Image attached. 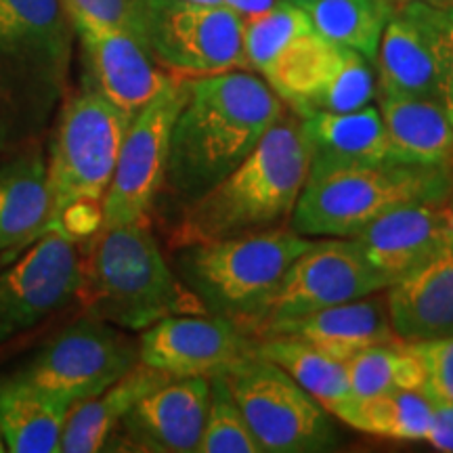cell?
<instances>
[{
    "label": "cell",
    "instance_id": "d6986e66",
    "mask_svg": "<svg viewBox=\"0 0 453 453\" xmlns=\"http://www.w3.org/2000/svg\"><path fill=\"white\" fill-rule=\"evenodd\" d=\"M453 231L449 202L395 208L353 235L367 263L393 283L433 254Z\"/></svg>",
    "mask_w": 453,
    "mask_h": 453
},
{
    "label": "cell",
    "instance_id": "4dcf8cb0",
    "mask_svg": "<svg viewBox=\"0 0 453 453\" xmlns=\"http://www.w3.org/2000/svg\"><path fill=\"white\" fill-rule=\"evenodd\" d=\"M313 27L309 15L292 0H281L267 13L243 19V55L248 70L263 76L294 38Z\"/></svg>",
    "mask_w": 453,
    "mask_h": 453
},
{
    "label": "cell",
    "instance_id": "6da1fadb",
    "mask_svg": "<svg viewBox=\"0 0 453 453\" xmlns=\"http://www.w3.org/2000/svg\"><path fill=\"white\" fill-rule=\"evenodd\" d=\"M288 107L263 78L248 70L189 78V97L170 137L166 189L189 203L240 166Z\"/></svg>",
    "mask_w": 453,
    "mask_h": 453
},
{
    "label": "cell",
    "instance_id": "5b68a950",
    "mask_svg": "<svg viewBox=\"0 0 453 453\" xmlns=\"http://www.w3.org/2000/svg\"><path fill=\"white\" fill-rule=\"evenodd\" d=\"M311 243L292 226L197 242L174 248V271L206 313L254 334L286 271Z\"/></svg>",
    "mask_w": 453,
    "mask_h": 453
},
{
    "label": "cell",
    "instance_id": "3957f363",
    "mask_svg": "<svg viewBox=\"0 0 453 453\" xmlns=\"http://www.w3.org/2000/svg\"><path fill=\"white\" fill-rule=\"evenodd\" d=\"M72 34L61 0H0V157L42 143L65 99Z\"/></svg>",
    "mask_w": 453,
    "mask_h": 453
},
{
    "label": "cell",
    "instance_id": "44dd1931",
    "mask_svg": "<svg viewBox=\"0 0 453 453\" xmlns=\"http://www.w3.org/2000/svg\"><path fill=\"white\" fill-rule=\"evenodd\" d=\"M300 130L309 154V179L393 162L378 105L344 113H311L300 118Z\"/></svg>",
    "mask_w": 453,
    "mask_h": 453
},
{
    "label": "cell",
    "instance_id": "8fae6325",
    "mask_svg": "<svg viewBox=\"0 0 453 453\" xmlns=\"http://www.w3.org/2000/svg\"><path fill=\"white\" fill-rule=\"evenodd\" d=\"M187 97L189 78L174 76L134 113L122 141L110 189L101 202L99 226L151 223V211L166 179L173 127Z\"/></svg>",
    "mask_w": 453,
    "mask_h": 453
},
{
    "label": "cell",
    "instance_id": "b9f144b4",
    "mask_svg": "<svg viewBox=\"0 0 453 453\" xmlns=\"http://www.w3.org/2000/svg\"><path fill=\"white\" fill-rule=\"evenodd\" d=\"M449 219H451V226H453V197L449 200Z\"/></svg>",
    "mask_w": 453,
    "mask_h": 453
},
{
    "label": "cell",
    "instance_id": "603a6c76",
    "mask_svg": "<svg viewBox=\"0 0 453 453\" xmlns=\"http://www.w3.org/2000/svg\"><path fill=\"white\" fill-rule=\"evenodd\" d=\"M376 97L433 99L443 104L441 73L426 32L405 7L384 27L376 59Z\"/></svg>",
    "mask_w": 453,
    "mask_h": 453
},
{
    "label": "cell",
    "instance_id": "f546056e",
    "mask_svg": "<svg viewBox=\"0 0 453 453\" xmlns=\"http://www.w3.org/2000/svg\"><path fill=\"white\" fill-rule=\"evenodd\" d=\"M344 365L350 390L359 399L393 390L422 393V365L405 342L370 347L344 361Z\"/></svg>",
    "mask_w": 453,
    "mask_h": 453
},
{
    "label": "cell",
    "instance_id": "d6a6232c",
    "mask_svg": "<svg viewBox=\"0 0 453 453\" xmlns=\"http://www.w3.org/2000/svg\"><path fill=\"white\" fill-rule=\"evenodd\" d=\"M416 17L426 32L441 73L443 105L453 101V7H430L424 3L399 4Z\"/></svg>",
    "mask_w": 453,
    "mask_h": 453
},
{
    "label": "cell",
    "instance_id": "60d3db41",
    "mask_svg": "<svg viewBox=\"0 0 453 453\" xmlns=\"http://www.w3.org/2000/svg\"><path fill=\"white\" fill-rule=\"evenodd\" d=\"M7 451V445H4V439H3V433H0V453Z\"/></svg>",
    "mask_w": 453,
    "mask_h": 453
},
{
    "label": "cell",
    "instance_id": "8d00e7d4",
    "mask_svg": "<svg viewBox=\"0 0 453 453\" xmlns=\"http://www.w3.org/2000/svg\"><path fill=\"white\" fill-rule=\"evenodd\" d=\"M219 3L234 11L235 15H240L242 19H250V17L267 13L275 4H280L281 0H219Z\"/></svg>",
    "mask_w": 453,
    "mask_h": 453
},
{
    "label": "cell",
    "instance_id": "2e32d148",
    "mask_svg": "<svg viewBox=\"0 0 453 453\" xmlns=\"http://www.w3.org/2000/svg\"><path fill=\"white\" fill-rule=\"evenodd\" d=\"M72 26L81 38L88 67V88L130 118L174 78L151 59L133 32L93 21H76Z\"/></svg>",
    "mask_w": 453,
    "mask_h": 453
},
{
    "label": "cell",
    "instance_id": "e0dca14e",
    "mask_svg": "<svg viewBox=\"0 0 453 453\" xmlns=\"http://www.w3.org/2000/svg\"><path fill=\"white\" fill-rule=\"evenodd\" d=\"M208 399V378H170L162 387L141 396L122 418L116 433L122 434L127 449L197 453Z\"/></svg>",
    "mask_w": 453,
    "mask_h": 453
},
{
    "label": "cell",
    "instance_id": "ffe728a7",
    "mask_svg": "<svg viewBox=\"0 0 453 453\" xmlns=\"http://www.w3.org/2000/svg\"><path fill=\"white\" fill-rule=\"evenodd\" d=\"M384 292L401 342L453 336V231L422 265Z\"/></svg>",
    "mask_w": 453,
    "mask_h": 453
},
{
    "label": "cell",
    "instance_id": "ba28073f",
    "mask_svg": "<svg viewBox=\"0 0 453 453\" xmlns=\"http://www.w3.org/2000/svg\"><path fill=\"white\" fill-rule=\"evenodd\" d=\"M130 32L151 59L173 76L203 78L248 70L243 19L223 4L134 0Z\"/></svg>",
    "mask_w": 453,
    "mask_h": 453
},
{
    "label": "cell",
    "instance_id": "52a82bcc",
    "mask_svg": "<svg viewBox=\"0 0 453 453\" xmlns=\"http://www.w3.org/2000/svg\"><path fill=\"white\" fill-rule=\"evenodd\" d=\"M451 197V168L384 162L309 179L290 226L307 237H353L405 203H443Z\"/></svg>",
    "mask_w": 453,
    "mask_h": 453
},
{
    "label": "cell",
    "instance_id": "4fadbf2b",
    "mask_svg": "<svg viewBox=\"0 0 453 453\" xmlns=\"http://www.w3.org/2000/svg\"><path fill=\"white\" fill-rule=\"evenodd\" d=\"M82 254L64 229L38 237L15 257L0 258V347L78 300Z\"/></svg>",
    "mask_w": 453,
    "mask_h": 453
},
{
    "label": "cell",
    "instance_id": "30bf717a",
    "mask_svg": "<svg viewBox=\"0 0 453 453\" xmlns=\"http://www.w3.org/2000/svg\"><path fill=\"white\" fill-rule=\"evenodd\" d=\"M260 78L298 118L355 111L376 97L370 61L330 42L315 27L294 38Z\"/></svg>",
    "mask_w": 453,
    "mask_h": 453
},
{
    "label": "cell",
    "instance_id": "9c48e42d",
    "mask_svg": "<svg viewBox=\"0 0 453 453\" xmlns=\"http://www.w3.org/2000/svg\"><path fill=\"white\" fill-rule=\"evenodd\" d=\"M263 453H315L338 447L330 413L280 365L254 353L223 372Z\"/></svg>",
    "mask_w": 453,
    "mask_h": 453
},
{
    "label": "cell",
    "instance_id": "5bb4252c",
    "mask_svg": "<svg viewBox=\"0 0 453 453\" xmlns=\"http://www.w3.org/2000/svg\"><path fill=\"white\" fill-rule=\"evenodd\" d=\"M390 281L367 263L353 237H324L290 265L254 330L382 292ZM252 334V336H254Z\"/></svg>",
    "mask_w": 453,
    "mask_h": 453
},
{
    "label": "cell",
    "instance_id": "7c38bea8",
    "mask_svg": "<svg viewBox=\"0 0 453 453\" xmlns=\"http://www.w3.org/2000/svg\"><path fill=\"white\" fill-rule=\"evenodd\" d=\"M139 364V342L87 315L64 327L17 373L73 405L104 393Z\"/></svg>",
    "mask_w": 453,
    "mask_h": 453
},
{
    "label": "cell",
    "instance_id": "7a4b0ae2",
    "mask_svg": "<svg viewBox=\"0 0 453 453\" xmlns=\"http://www.w3.org/2000/svg\"><path fill=\"white\" fill-rule=\"evenodd\" d=\"M307 179L309 154L300 118L286 111L240 166L185 203L170 234V248L290 226Z\"/></svg>",
    "mask_w": 453,
    "mask_h": 453
},
{
    "label": "cell",
    "instance_id": "e575fe53",
    "mask_svg": "<svg viewBox=\"0 0 453 453\" xmlns=\"http://www.w3.org/2000/svg\"><path fill=\"white\" fill-rule=\"evenodd\" d=\"M72 24L93 21L130 32L134 0H61Z\"/></svg>",
    "mask_w": 453,
    "mask_h": 453
},
{
    "label": "cell",
    "instance_id": "d4e9b609",
    "mask_svg": "<svg viewBox=\"0 0 453 453\" xmlns=\"http://www.w3.org/2000/svg\"><path fill=\"white\" fill-rule=\"evenodd\" d=\"M376 99L393 162L453 170V127L441 101Z\"/></svg>",
    "mask_w": 453,
    "mask_h": 453
},
{
    "label": "cell",
    "instance_id": "836d02e7",
    "mask_svg": "<svg viewBox=\"0 0 453 453\" xmlns=\"http://www.w3.org/2000/svg\"><path fill=\"white\" fill-rule=\"evenodd\" d=\"M422 365V395L433 403H453V336L407 344Z\"/></svg>",
    "mask_w": 453,
    "mask_h": 453
},
{
    "label": "cell",
    "instance_id": "7402d4cb",
    "mask_svg": "<svg viewBox=\"0 0 453 453\" xmlns=\"http://www.w3.org/2000/svg\"><path fill=\"white\" fill-rule=\"evenodd\" d=\"M53 229L59 226L50 206L42 145L0 157V258L15 257Z\"/></svg>",
    "mask_w": 453,
    "mask_h": 453
},
{
    "label": "cell",
    "instance_id": "8992f818",
    "mask_svg": "<svg viewBox=\"0 0 453 453\" xmlns=\"http://www.w3.org/2000/svg\"><path fill=\"white\" fill-rule=\"evenodd\" d=\"M130 120L128 113L90 88L59 105L47 156V183L55 223L72 237L76 226L97 231L81 208L101 214Z\"/></svg>",
    "mask_w": 453,
    "mask_h": 453
},
{
    "label": "cell",
    "instance_id": "f1b7e54d",
    "mask_svg": "<svg viewBox=\"0 0 453 453\" xmlns=\"http://www.w3.org/2000/svg\"><path fill=\"white\" fill-rule=\"evenodd\" d=\"M433 422V403L418 390L357 396L347 420L359 433L395 441H424Z\"/></svg>",
    "mask_w": 453,
    "mask_h": 453
},
{
    "label": "cell",
    "instance_id": "484cf974",
    "mask_svg": "<svg viewBox=\"0 0 453 453\" xmlns=\"http://www.w3.org/2000/svg\"><path fill=\"white\" fill-rule=\"evenodd\" d=\"M168 380V373L139 361L133 370L124 373L120 380L107 387L104 393L73 405L65 422L64 437H61V451L95 453L107 449L113 433L120 426L122 418L133 410V405L141 396Z\"/></svg>",
    "mask_w": 453,
    "mask_h": 453
},
{
    "label": "cell",
    "instance_id": "74e56055",
    "mask_svg": "<svg viewBox=\"0 0 453 453\" xmlns=\"http://www.w3.org/2000/svg\"><path fill=\"white\" fill-rule=\"evenodd\" d=\"M395 3L396 7L407 3H424V4H430V7H453V0H395Z\"/></svg>",
    "mask_w": 453,
    "mask_h": 453
},
{
    "label": "cell",
    "instance_id": "cb8c5ba5",
    "mask_svg": "<svg viewBox=\"0 0 453 453\" xmlns=\"http://www.w3.org/2000/svg\"><path fill=\"white\" fill-rule=\"evenodd\" d=\"M73 403L21 373L0 378V433L11 453H59Z\"/></svg>",
    "mask_w": 453,
    "mask_h": 453
},
{
    "label": "cell",
    "instance_id": "4316f807",
    "mask_svg": "<svg viewBox=\"0 0 453 453\" xmlns=\"http://www.w3.org/2000/svg\"><path fill=\"white\" fill-rule=\"evenodd\" d=\"M257 355L273 361L313 396L330 416L347 420L357 396L353 395L344 361L334 359L313 344L292 336L257 338Z\"/></svg>",
    "mask_w": 453,
    "mask_h": 453
},
{
    "label": "cell",
    "instance_id": "9a60e30c",
    "mask_svg": "<svg viewBox=\"0 0 453 453\" xmlns=\"http://www.w3.org/2000/svg\"><path fill=\"white\" fill-rule=\"evenodd\" d=\"M258 340L211 313L170 315L139 336V361L170 378H211L257 353Z\"/></svg>",
    "mask_w": 453,
    "mask_h": 453
},
{
    "label": "cell",
    "instance_id": "d590c367",
    "mask_svg": "<svg viewBox=\"0 0 453 453\" xmlns=\"http://www.w3.org/2000/svg\"><path fill=\"white\" fill-rule=\"evenodd\" d=\"M424 441L433 449L453 453V403H433V422Z\"/></svg>",
    "mask_w": 453,
    "mask_h": 453
},
{
    "label": "cell",
    "instance_id": "1f68e13d",
    "mask_svg": "<svg viewBox=\"0 0 453 453\" xmlns=\"http://www.w3.org/2000/svg\"><path fill=\"white\" fill-rule=\"evenodd\" d=\"M208 380L211 399L197 453H263L257 437L248 428L240 405L226 387L223 373L211 376Z\"/></svg>",
    "mask_w": 453,
    "mask_h": 453
},
{
    "label": "cell",
    "instance_id": "f35d334b",
    "mask_svg": "<svg viewBox=\"0 0 453 453\" xmlns=\"http://www.w3.org/2000/svg\"><path fill=\"white\" fill-rule=\"evenodd\" d=\"M445 110H447V116H449V122L453 127V101H449V104H445Z\"/></svg>",
    "mask_w": 453,
    "mask_h": 453
},
{
    "label": "cell",
    "instance_id": "ab89813d",
    "mask_svg": "<svg viewBox=\"0 0 453 453\" xmlns=\"http://www.w3.org/2000/svg\"><path fill=\"white\" fill-rule=\"evenodd\" d=\"M194 3H203V4H220L219 0H194Z\"/></svg>",
    "mask_w": 453,
    "mask_h": 453
},
{
    "label": "cell",
    "instance_id": "277c9868",
    "mask_svg": "<svg viewBox=\"0 0 453 453\" xmlns=\"http://www.w3.org/2000/svg\"><path fill=\"white\" fill-rule=\"evenodd\" d=\"M151 223L99 226L82 254L84 313L128 332H143L170 315L206 313L180 281Z\"/></svg>",
    "mask_w": 453,
    "mask_h": 453
},
{
    "label": "cell",
    "instance_id": "ac0fdd59",
    "mask_svg": "<svg viewBox=\"0 0 453 453\" xmlns=\"http://www.w3.org/2000/svg\"><path fill=\"white\" fill-rule=\"evenodd\" d=\"M265 336H292L304 340L338 361H347L370 347L401 342L390 324L384 290L309 315L275 321L254 334V338Z\"/></svg>",
    "mask_w": 453,
    "mask_h": 453
},
{
    "label": "cell",
    "instance_id": "83f0119b",
    "mask_svg": "<svg viewBox=\"0 0 453 453\" xmlns=\"http://www.w3.org/2000/svg\"><path fill=\"white\" fill-rule=\"evenodd\" d=\"M321 36L364 55L373 65L378 44L390 17L396 13L395 0H292Z\"/></svg>",
    "mask_w": 453,
    "mask_h": 453
}]
</instances>
